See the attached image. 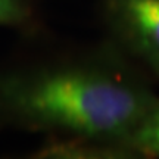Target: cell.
<instances>
[{
    "mask_svg": "<svg viewBox=\"0 0 159 159\" xmlns=\"http://www.w3.org/2000/svg\"><path fill=\"white\" fill-rule=\"evenodd\" d=\"M34 15V0H0V27H28Z\"/></svg>",
    "mask_w": 159,
    "mask_h": 159,
    "instance_id": "cell-5",
    "label": "cell"
},
{
    "mask_svg": "<svg viewBox=\"0 0 159 159\" xmlns=\"http://www.w3.org/2000/svg\"><path fill=\"white\" fill-rule=\"evenodd\" d=\"M158 99L115 46L0 72V121L55 136L131 148Z\"/></svg>",
    "mask_w": 159,
    "mask_h": 159,
    "instance_id": "cell-1",
    "label": "cell"
},
{
    "mask_svg": "<svg viewBox=\"0 0 159 159\" xmlns=\"http://www.w3.org/2000/svg\"><path fill=\"white\" fill-rule=\"evenodd\" d=\"M131 148L140 156H159V99L133 136Z\"/></svg>",
    "mask_w": 159,
    "mask_h": 159,
    "instance_id": "cell-4",
    "label": "cell"
},
{
    "mask_svg": "<svg viewBox=\"0 0 159 159\" xmlns=\"http://www.w3.org/2000/svg\"><path fill=\"white\" fill-rule=\"evenodd\" d=\"M139 156L140 155L134 149L127 146L75 137H68L66 140L65 137L55 139L50 143H46L34 155V158L41 159H127Z\"/></svg>",
    "mask_w": 159,
    "mask_h": 159,
    "instance_id": "cell-3",
    "label": "cell"
},
{
    "mask_svg": "<svg viewBox=\"0 0 159 159\" xmlns=\"http://www.w3.org/2000/svg\"><path fill=\"white\" fill-rule=\"evenodd\" d=\"M102 18L115 43L159 78V0H102Z\"/></svg>",
    "mask_w": 159,
    "mask_h": 159,
    "instance_id": "cell-2",
    "label": "cell"
}]
</instances>
